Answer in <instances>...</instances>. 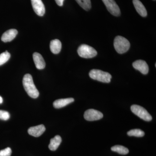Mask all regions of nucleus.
<instances>
[{"mask_svg": "<svg viewBox=\"0 0 156 156\" xmlns=\"http://www.w3.org/2000/svg\"><path fill=\"white\" fill-rule=\"evenodd\" d=\"M11 153L12 151L10 147H7L0 151V156H11Z\"/></svg>", "mask_w": 156, "mask_h": 156, "instance_id": "nucleus-22", "label": "nucleus"}, {"mask_svg": "<svg viewBox=\"0 0 156 156\" xmlns=\"http://www.w3.org/2000/svg\"><path fill=\"white\" fill-rule=\"evenodd\" d=\"M46 128L44 125H40L29 128L28 133L31 136L35 137H38L41 136L44 132Z\"/></svg>", "mask_w": 156, "mask_h": 156, "instance_id": "nucleus-10", "label": "nucleus"}, {"mask_svg": "<svg viewBox=\"0 0 156 156\" xmlns=\"http://www.w3.org/2000/svg\"><path fill=\"white\" fill-rule=\"evenodd\" d=\"M62 44L58 39L52 40L50 43V49L52 53L58 54L61 51Z\"/></svg>", "mask_w": 156, "mask_h": 156, "instance_id": "nucleus-15", "label": "nucleus"}, {"mask_svg": "<svg viewBox=\"0 0 156 156\" xmlns=\"http://www.w3.org/2000/svg\"><path fill=\"white\" fill-rule=\"evenodd\" d=\"M74 101V99L72 98H63L56 100L53 102V105L56 108H60L66 106L69 104Z\"/></svg>", "mask_w": 156, "mask_h": 156, "instance_id": "nucleus-14", "label": "nucleus"}, {"mask_svg": "<svg viewBox=\"0 0 156 156\" xmlns=\"http://www.w3.org/2000/svg\"><path fill=\"white\" fill-rule=\"evenodd\" d=\"M133 66L134 69L138 70L143 74H147L148 73V66L144 60H137L134 62L133 63Z\"/></svg>", "mask_w": 156, "mask_h": 156, "instance_id": "nucleus-9", "label": "nucleus"}, {"mask_svg": "<svg viewBox=\"0 0 156 156\" xmlns=\"http://www.w3.org/2000/svg\"><path fill=\"white\" fill-rule=\"evenodd\" d=\"M127 134L129 136H135L136 137H142L145 134L143 131L139 129H132L128 131Z\"/></svg>", "mask_w": 156, "mask_h": 156, "instance_id": "nucleus-19", "label": "nucleus"}, {"mask_svg": "<svg viewBox=\"0 0 156 156\" xmlns=\"http://www.w3.org/2000/svg\"><path fill=\"white\" fill-rule=\"evenodd\" d=\"M3 99L0 96V104L3 103Z\"/></svg>", "mask_w": 156, "mask_h": 156, "instance_id": "nucleus-24", "label": "nucleus"}, {"mask_svg": "<svg viewBox=\"0 0 156 156\" xmlns=\"http://www.w3.org/2000/svg\"><path fill=\"white\" fill-rule=\"evenodd\" d=\"M31 1L36 14L39 16H44L45 13V8L42 0H31Z\"/></svg>", "mask_w": 156, "mask_h": 156, "instance_id": "nucleus-8", "label": "nucleus"}, {"mask_svg": "<svg viewBox=\"0 0 156 156\" xmlns=\"http://www.w3.org/2000/svg\"><path fill=\"white\" fill-rule=\"evenodd\" d=\"M80 7L86 11H88L91 9V2L90 0H76Z\"/></svg>", "mask_w": 156, "mask_h": 156, "instance_id": "nucleus-18", "label": "nucleus"}, {"mask_svg": "<svg viewBox=\"0 0 156 156\" xmlns=\"http://www.w3.org/2000/svg\"><path fill=\"white\" fill-rule=\"evenodd\" d=\"M56 4L59 6H62L63 5L64 0H55Z\"/></svg>", "mask_w": 156, "mask_h": 156, "instance_id": "nucleus-23", "label": "nucleus"}, {"mask_svg": "<svg viewBox=\"0 0 156 156\" xmlns=\"http://www.w3.org/2000/svg\"><path fill=\"white\" fill-rule=\"evenodd\" d=\"M17 34H18V31L17 30L14 29L9 30L3 34L1 39L3 42L5 43L11 42L15 38Z\"/></svg>", "mask_w": 156, "mask_h": 156, "instance_id": "nucleus-11", "label": "nucleus"}, {"mask_svg": "<svg viewBox=\"0 0 156 156\" xmlns=\"http://www.w3.org/2000/svg\"><path fill=\"white\" fill-rule=\"evenodd\" d=\"M10 118V114L5 111L0 110V119L7 121Z\"/></svg>", "mask_w": 156, "mask_h": 156, "instance_id": "nucleus-21", "label": "nucleus"}, {"mask_svg": "<svg viewBox=\"0 0 156 156\" xmlns=\"http://www.w3.org/2000/svg\"><path fill=\"white\" fill-rule=\"evenodd\" d=\"M131 111L140 119L147 122H150L152 119V117L144 108L140 105H134L131 106Z\"/></svg>", "mask_w": 156, "mask_h": 156, "instance_id": "nucleus-5", "label": "nucleus"}, {"mask_svg": "<svg viewBox=\"0 0 156 156\" xmlns=\"http://www.w3.org/2000/svg\"><path fill=\"white\" fill-rule=\"evenodd\" d=\"M113 151L116 152L121 154L126 155L129 153V150L127 148L122 145H115L111 148Z\"/></svg>", "mask_w": 156, "mask_h": 156, "instance_id": "nucleus-17", "label": "nucleus"}, {"mask_svg": "<svg viewBox=\"0 0 156 156\" xmlns=\"http://www.w3.org/2000/svg\"><path fill=\"white\" fill-rule=\"evenodd\" d=\"M62 142L61 136L56 135L54 138L50 140V144L49 145V149L52 151L56 150Z\"/></svg>", "mask_w": 156, "mask_h": 156, "instance_id": "nucleus-16", "label": "nucleus"}, {"mask_svg": "<svg viewBox=\"0 0 156 156\" xmlns=\"http://www.w3.org/2000/svg\"><path fill=\"white\" fill-rule=\"evenodd\" d=\"M133 3L136 11L140 16L143 17L147 16L146 9L140 1L139 0H133Z\"/></svg>", "mask_w": 156, "mask_h": 156, "instance_id": "nucleus-13", "label": "nucleus"}, {"mask_svg": "<svg viewBox=\"0 0 156 156\" xmlns=\"http://www.w3.org/2000/svg\"><path fill=\"white\" fill-rule=\"evenodd\" d=\"M23 84L26 92L29 96L33 98L38 97L39 92L34 84L32 76L29 74H27L23 80Z\"/></svg>", "mask_w": 156, "mask_h": 156, "instance_id": "nucleus-1", "label": "nucleus"}, {"mask_svg": "<svg viewBox=\"0 0 156 156\" xmlns=\"http://www.w3.org/2000/svg\"><path fill=\"white\" fill-rule=\"evenodd\" d=\"M89 75L93 80L104 83H109L112 78L110 74L99 69H92L89 72Z\"/></svg>", "mask_w": 156, "mask_h": 156, "instance_id": "nucleus-3", "label": "nucleus"}, {"mask_svg": "<svg viewBox=\"0 0 156 156\" xmlns=\"http://www.w3.org/2000/svg\"><path fill=\"white\" fill-rule=\"evenodd\" d=\"M114 46L117 53L123 54L127 52L129 50L130 43L126 38L118 36L115 38Z\"/></svg>", "mask_w": 156, "mask_h": 156, "instance_id": "nucleus-2", "label": "nucleus"}, {"mask_svg": "<svg viewBox=\"0 0 156 156\" xmlns=\"http://www.w3.org/2000/svg\"><path fill=\"white\" fill-rule=\"evenodd\" d=\"M33 57L36 67L37 69H43L45 68L46 63L41 54L36 52L34 53Z\"/></svg>", "mask_w": 156, "mask_h": 156, "instance_id": "nucleus-12", "label": "nucleus"}, {"mask_svg": "<svg viewBox=\"0 0 156 156\" xmlns=\"http://www.w3.org/2000/svg\"><path fill=\"white\" fill-rule=\"evenodd\" d=\"M109 12L115 16H119L121 11L114 0H102Z\"/></svg>", "mask_w": 156, "mask_h": 156, "instance_id": "nucleus-6", "label": "nucleus"}, {"mask_svg": "<svg viewBox=\"0 0 156 156\" xmlns=\"http://www.w3.org/2000/svg\"><path fill=\"white\" fill-rule=\"evenodd\" d=\"M103 117L102 113L93 109L87 110L84 115L85 119L88 121H97L102 119Z\"/></svg>", "mask_w": 156, "mask_h": 156, "instance_id": "nucleus-7", "label": "nucleus"}, {"mask_svg": "<svg viewBox=\"0 0 156 156\" xmlns=\"http://www.w3.org/2000/svg\"><path fill=\"white\" fill-rule=\"evenodd\" d=\"M11 57V54L7 51L0 54V66L5 63Z\"/></svg>", "mask_w": 156, "mask_h": 156, "instance_id": "nucleus-20", "label": "nucleus"}, {"mask_svg": "<svg viewBox=\"0 0 156 156\" xmlns=\"http://www.w3.org/2000/svg\"><path fill=\"white\" fill-rule=\"evenodd\" d=\"M79 56L82 58H88L95 57L97 52L94 48L87 44H82L79 47L77 50Z\"/></svg>", "mask_w": 156, "mask_h": 156, "instance_id": "nucleus-4", "label": "nucleus"}, {"mask_svg": "<svg viewBox=\"0 0 156 156\" xmlns=\"http://www.w3.org/2000/svg\"><path fill=\"white\" fill-rule=\"evenodd\" d=\"M154 1H156V0H154Z\"/></svg>", "mask_w": 156, "mask_h": 156, "instance_id": "nucleus-25", "label": "nucleus"}]
</instances>
